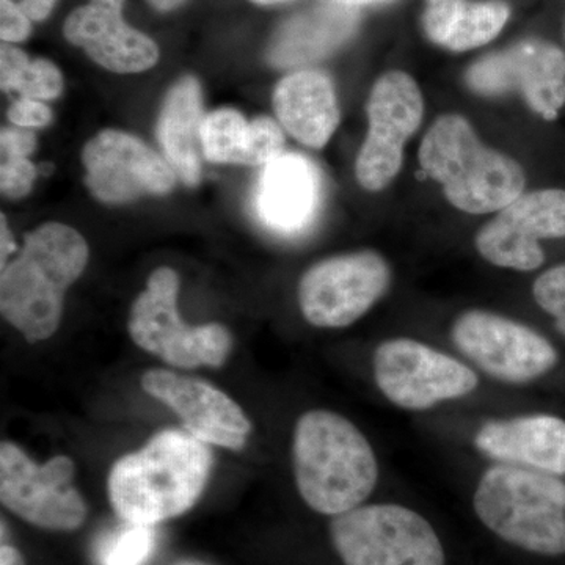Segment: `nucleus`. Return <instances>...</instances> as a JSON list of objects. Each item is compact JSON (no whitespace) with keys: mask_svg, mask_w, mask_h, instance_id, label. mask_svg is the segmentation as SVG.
I'll list each match as a JSON object with an SVG mask.
<instances>
[{"mask_svg":"<svg viewBox=\"0 0 565 565\" xmlns=\"http://www.w3.org/2000/svg\"><path fill=\"white\" fill-rule=\"evenodd\" d=\"M292 470L308 508L337 516L366 503L381 479L377 456L351 419L332 411L305 412L292 435Z\"/></svg>","mask_w":565,"mask_h":565,"instance_id":"1","label":"nucleus"},{"mask_svg":"<svg viewBox=\"0 0 565 565\" xmlns=\"http://www.w3.org/2000/svg\"><path fill=\"white\" fill-rule=\"evenodd\" d=\"M214 456L199 438L162 430L111 467L107 490L125 522L156 526L188 512L202 497Z\"/></svg>","mask_w":565,"mask_h":565,"instance_id":"2","label":"nucleus"},{"mask_svg":"<svg viewBox=\"0 0 565 565\" xmlns=\"http://www.w3.org/2000/svg\"><path fill=\"white\" fill-rule=\"evenodd\" d=\"M88 245L63 223H46L25 237L20 255L2 269L0 310L29 343L61 326L66 289L84 273Z\"/></svg>","mask_w":565,"mask_h":565,"instance_id":"3","label":"nucleus"},{"mask_svg":"<svg viewBox=\"0 0 565 565\" xmlns=\"http://www.w3.org/2000/svg\"><path fill=\"white\" fill-rule=\"evenodd\" d=\"M419 167L445 199L467 214H489L525 193L526 173L515 159L487 147L462 115L446 114L427 129Z\"/></svg>","mask_w":565,"mask_h":565,"instance_id":"4","label":"nucleus"},{"mask_svg":"<svg viewBox=\"0 0 565 565\" xmlns=\"http://www.w3.org/2000/svg\"><path fill=\"white\" fill-rule=\"evenodd\" d=\"M473 509L501 541L537 556H565V478L490 465L476 484Z\"/></svg>","mask_w":565,"mask_h":565,"instance_id":"5","label":"nucleus"},{"mask_svg":"<svg viewBox=\"0 0 565 565\" xmlns=\"http://www.w3.org/2000/svg\"><path fill=\"white\" fill-rule=\"evenodd\" d=\"M457 352L476 371L504 385L526 386L553 379L565 359L555 340L525 322L489 310H467L451 326Z\"/></svg>","mask_w":565,"mask_h":565,"instance_id":"6","label":"nucleus"},{"mask_svg":"<svg viewBox=\"0 0 565 565\" xmlns=\"http://www.w3.org/2000/svg\"><path fill=\"white\" fill-rule=\"evenodd\" d=\"M330 537L344 565H446L429 520L403 504H363L333 516Z\"/></svg>","mask_w":565,"mask_h":565,"instance_id":"7","label":"nucleus"},{"mask_svg":"<svg viewBox=\"0 0 565 565\" xmlns=\"http://www.w3.org/2000/svg\"><path fill=\"white\" fill-rule=\"evenodd\" d=\"M178 289L180 277L170 267L151 274L129 316L134 343L182 370L221 367L232 352V334L221 323L185 326L178 313Z\"/></svg>","mask_w":565,"mask_h":565,"instance_id":"8","label":"nucleus"},{"mask_svg":"<svg viewBox=\"0 0 565 565\" xmlns=\"http://www.w3.org/2000/svg\"><path fill=\"white\" fill-rule=\"evenodd\" d=\"M375 386L394 407L427 412L463 399L479 386L473 366L414 338H390L373 353Z\"/></svg>","mask_w":565,"mask_h":565,"instance_id":"9","label":"nucleus"},{"mask_svg":"<svg viewBox=\"0 0 565 565\" xmlns=\"http://www.w3.org/2000/svg\"><path fill=\"white\" fill-rule=\"evenodd\" d=\"M392 281V266L381 253L333 256L303 274L297 292L300 311L319 329H345L384 299Z\"/></svg>","mask_w":565,"mask_h":565,"instance_id":"10","label":"nucleus"},{"mask_svg":"<svg viewBox=\"0 0 565 565\" xmlns=\"http://www.w3.org/2000/svg\"><path fill=\"white\" fill-rule=\"evenodd\" d=\"M367 134L355 161L364 191H385L404 163L405 143L424 118L422 88L411 74L388 71L375 81L366 104Z\"/></svg>","mask_w":565,"mask_h":565,"instance_id":"11","label":"nucleus"},{"mask_svg":"<svg viewBox=\"0 0 565 565\" xmlns=\"http://www.w3.org/2000/svg\"><path fill=\"white\" fill-rule=\"evenodd\" d=\"M73 460L55 456L46 463L11 441L0 446V500L9 511L32 525L51 531H74L85 522L87 505L73 486Z\"/></svg>","mask_w":565,"mask_h":565,"instance_id":"12","label":"nucleus"},{"mask_svg":"<svg viewBox=\"0 0 565 565\" xmlns=\"http://www.w3.org/2000/svg\"><path fill=\"white\" fill-rule=\"evenodd\" d=\"M476 95L494 98L519 93L545 121H555L565 106V51L552 41L525 39L479 58L465 73Z\"/></svg>","mask_w":565,"mask_h":565,"instance_id":"13","label":"nucleus"},{"mask_svg":"<svg viewBox=\"0 0 565 565\" xmlns=\"http://www.w3.org/2000/svg\"><path fill=\"white\" fill-rule=\"evenodd\" d=\"M565 239V191L522 193L486 223L475 237L484 262L500 269L534 273L545 264L542 241Z\"/></svg>","mask_w":565,"mask_h":565,"instance_id":"14","label":"nucleus"},{"mask_svg":"<svg viewBox=\"0 0 565 565\" xmlns=\"http://www.w3.org/2000/svg\"><path fill=\"white\" fill-rule=\"evenodd\" d=\"M88 189L99 202L122 204L143 195H163L174 188L172 166L131 134L99 132L82 152Z\"/></svg>","mask_w":565,"mask_h":565,"instance_id":"15","label":"nucleus"},{"mask_svg":"<svg viewBox=\"0 0 565 565\" xmlns=\"http://www.w3.org/2000/svg\"><path fill=\"white\" fill-rule=\"evenodd\" d=\"M141 388L180 416L185 430L206 445L241 451L252 423L232 397L199 379L167 370H150Z\"/></svg>","mask_w":565,"mask_h":565,"instance_id":"16","label":"nucleus"},{"mask_svg":"<svg viewBox=\"0 0 565 565\" xmlns=\"http://www.w3.org/2000/svg\"><path fill=\"white\" fill-rule=\"evenodd\" d=\"M473 445L493 463L565 478V415L557 412L487 419L476 430Z\"/></svg>","mask_w":565,"mask_h":565,"instance_id":"17","label":"nucleus"},{"mask_svg":"<svg viewBox=\"0 0 565 565\" xmlns=\"http://www.w3.org/2000/svg\"><path fill=\"white\" fill-rule=\"evenodd\" d=\"M322 180L318 167L297 152H282L264 166L255 193L256 218L270 232H303L321 206Z\"/></svg>","mask_w":565,"mask_h":565,"instance_id":"18","label":"nucleus"},{"mask_svg":"<svg viewBox=\"0 0 565 565\" xmlns=\"http://www.w3.org/2000/svg\"><path fill=\"white\" fill-rule=\"evenodd\" d=\"M125 0H92L70 14L65 36L82 47L103 68L115 73H140L159 58L154 41L122 21Z\"/></svg>","mask_w":565,"mask_h":565,"instance_id":"19","label":"nucleus"},{"mask_svg":"<svg viewBox=\"0 0 565 565\" xmlns=\"http://www.w3.org/2000/svg\"><path fill=\"white\" fill-rule=\"evenodd\" d=\"M278 121L308 148L326 147L340 125L333 82L318 70H300L282 77L274 90Z\"/></svg>","mask_w":565,"mask_h":565,"instance_id":"20","label":"nucleus"},{"mask_svg":"<svg viewBox=\"0 0 565 565\" xmlns=\"http://www.w3.org/2000/svg\"><path fill=\"white\" fill-rule=\"evenodd\" d=\"M359 22L356 9L333 0L305 10L281 24L270 41L267 58L277 68H296L321 61L351 39Z\"/></svg>","mask_w":565,"mask_h":565,"instance_id":"21","label":"nucleus"},{"mask_svg":"<svg viewBox=\"0 0 565 565\" xmlns=\"http://www.w3.org/2000/svg\"><path fill=\"white\" fill-rule=\"evenodd\" d=\"M202 88L195 77H182L170 88L158 122V139L167 161L188 185L202 178Z\"/></svg>","mask_w":565,"mask_h":565,"instance_id":"22","label":"nucleus"},{"mask_svg":"<svg viewBox=\"0 0 565 565\" xmlns=\"http://www.w3.org/2000/svg\"><path fill=\"white\" fill-rule=\"evenodd\" d=\"M509 17L511 9L500 0H426L423 28L427 39L438 46L467 52L497 39Z\"/></svg>","mask_w":565,"mask_h":565,"instance_id":"23","label":"nucleus"},{"mask_svg":"<svg viewBox=\"0 0 565 565\" xmlns=\"http://www.w3.org/2000/svg\"><path fill=\"white\" fill-rule=\"evenodd\" d=\"M250 122L233 109L206 115L202 125L204 158L214 163H243Z\"/></svg>","mask_w":565,"mask_h":565,"instance_id":"24","label":"nucleus"},{"mask_svg":"<svg viewBox=\"0 0 565 565\" xmlns=\"http://www.w3.org/2000/svg\"><path fill=\"white\" fill-rule=\"evenodd\" d=\"M156 546L154 526L125 522L99 539L95 546L96 565H145L154 555Z\"/></svg>","mask_w":565,"mask_h":565,"instance_id":"25","label":"nucleus"},{"mask_svg":"<svg viewBox=\"0 0 565 565\" xmlns=\"http://www.w3.org/2000/svg\"><path fill=\"white\" fill-rule=\"evenodd\" d=\"M531 294L539 310L552 321L553 332L565 344V262L537 275Z\"/></svg>","mask_w":565,"mask_h":565,"instance_id":"26","label":"nucleus"},{"mask_svg":"<svg viewBox=\"0 0 565 565\" xmlns=\"http://www.w3.org/2000/svg\"><path fill=\"white\" fill-rule=\"evenodd\" d=\"M282 148H285V134L281 125L273 118H256L250 122L243 163L244 166H267L282 154Z\"/></svg>","mask_w":565,"mask_h":565,"instance_id":"27","label":"nucleus"},{"mask_svg":"<svg viewBox=\"0 0 565 565\" xmlns=\"http://www.w3.org/2000/svg\"><path fill=\"white\" fill-rule=\"evenodd\" d=\"M63 77L57 66L44 58H36L28 63L18 81L14 82L13 92L20 93L22 98L54 99L61 95Z\"/></svg>","mask_w":565,"mask_h":565,"instance_id":"28","label":"nucleus"},{"mask_svg":"<svg viewBox=\"0 0 565 565\" xmlns=\"http://www.w3.org/2000/svg\"><path fill=\"white\" fill-rule=\"evenodd\" d=\"M36 170L29 159L7 158L0 169V185L2 192L11 199H21L31 192L35 181Z\"/></svg>","mask_w":565,"mask_h":565,"instance_id":"29","label":"nucleus"},{"mask_svg":"<svg viewBox=\"0 0 565 565\" xmlns=\"http://www.w3.org/2000/svg\"><path fill=\"white\" fill-rule=\"evenodd\" d=\"M9 118L18 128H41L52 120V111L44 103L21 98L11 104Z\"/></svg>","mask_w":565,"mask_h":565,"instance_id":"30","label":"nucleus"},{"mask_svg":"<svg viewBox=\"0 0 565 565\" xmlns=\"http://www.w3.org/2000/svg\"><path fill=\"white\" fill-rule=\"evenodd\" d=\"M31 20L9 2L0 6V36L7 43H20L31 35Z\"/></svg>","mask_w":565,"mask_h":565,"instance_id":"31","label":"nucleus"},{"mask_svg":"<svg viewBox=\"0 0 565 565\" xmlns=\"http://www.w3.org/2000/svg\"><path fill=\"white\" fill-rule=\"evenodd\" d=\"M29 62L31 61L24 52L3 44L0 50V84H2L3 92H13L14 82L18 81Z\"/></svg>","mask_w":565,"mask_h":565,"instance_id":"32","label":"nucleus"},{"mask_svg":"<svg viewBox=\"0 0 565 565\" xmlns=\"http://www.w3.org/2000/svg\"><path fill=\"white\" fill-rule=\"evenodd\" d=\"M2 151L7 158H24L31 156L35 150V136L22 129L6 128L0 136Z\"/></svg>","mask_w":565,"mask_h":565,"instance_id":"33","label":"nucleus"},{"mask_svg":"<svg viewBox=\"0 0 565 565\" xmlns=\"http://www.w3.org/2000/svg\"><path fill=\"white\" fill-rule=\"evenodd\" d=\"M21 10L31 21H43L50 17L57 0H3Z\"/></svg>","mask_w":565,"mask_h":565,"instance_id":"34","label":"nucleus"},{"mask_svg":"<svg viewBox=\"0 0 565 565\" xmlns=\"http://www.w3.org/2000/svg\"><path fill=\"white\" fill-rule=\"evenodd\" d=\"M0 565H25L24 557L14 546L3 544L0 548Z\"/></svg>","mask_w":565,"mask_h":565,"instance_id":"35","label":"nucleus"},{"mask_svg":"<svg viewBox=\"0 0 565 565\" xmlns=\"http://www.w3.org/2000/svg\"><path fill=\"white\" fill-rule=\"evenodd\" d=\"M0 243H2V247H0V250H2V267L6 266L7 258L11 255V253L14 252V248H17V245H14L13 237H11V233L9 230V226H7L6 217L2 215V239H0Z\"/></svg>","mask_w":565,"mask_h":565,"instance_id":"36","label":"nucleus"},{"mask_svg":"<svg viewBox=\"0 0 565 565\" xmlns=\"http://www.w3.org/2000/svg\"><path fill=\"white\" fill-rule=\"evenodd\" d=\"M333 2L341 3V6L345 7H352V9H356V7L371 6V3H384L390 2V0H333Z\"/></svg>","mask_w":565,"mask_h":565,"instance_id":"37","label":"nucleus"},{"mask_svg":"<svg viewBox=\"0 0 565 565\" xmlns=\"http://www.w3.org/2000/svg\"><path fill=\"white\" fill-rule=\"evenodd\" d=\"M150 2L156 9L166 11L174 9V7L180 6L184 0H150Z\"/></svg>","mask_w":565,"mask_h":565,"instance_id":"38","label":"nucleus"},{"mask_svg":"<svg viewBox=\"0 0 565 565\" xmlns=\"http://www.w3.org/2000/svg\"><path fill=\"white\" fill-rule=\"evenodd\" d=\"M253 2L262 3V6H273V3L288 2V0H253Z\"/></svg>","mask_w":565,"mask_h":565,"instance_id":"39","label":"nucleus"},{"mask_svg":"<svg viewBox=\"0 0 565 565\" xmlns=\"http://www.w3.org/2000/svg\"><path fill=\"white\" fill-rule=\"evenodd\" d=\"M563 35H564V43H565V20H564Z\"/></svg>","mask_w":565,"mask_h":565,"instance_id":"40","label":"nucleus"},{"mask_svg":"<svg viewBox=\"0 0 565 565\" xmlns=\"http://www.w3.org/2000/svg\"><path fill=\"white\" fill-rule=\"evenodd\" d=\"M184 565H196V564H184Z\"/></svg>","mask_w":565,"mask_h":565,"instance_id":"41","label":"nucleus"}]
</instances>
